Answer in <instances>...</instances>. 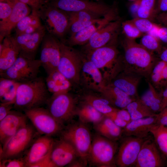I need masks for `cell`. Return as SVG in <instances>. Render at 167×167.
<instances>
[{"label":"cell","instance_id":"6da1fadb","mask_svg":"<svg viewBox=\"0 0 167 167\" xmlns=\"http://www.w3.org/2000/svg\"><path fill=\"white\" fill-rule=\"evenodd\" d=\"M122 44L124 50L123 70L134 72L148 80L157 62L153 53L135 40L126 38Z\"/></svg>","mask_w":167,"mask_h":167},{"label":"cell","instance_id":"7a4b0ae2","mask_svg":"<svg viewBox=\"0 0 167 167\" xmlns=\"http://www.w3.org/2000/svg\"><path fill=\"white\" fill-rule=\"evenodd\" d=\"M116 37L107 45L86 54L85 57L98 69L106 85L123 69V58L114 44Z\"/></svg>","mask_w":167,"mask_h":167},{"label":"cell","instance_id":"3957f363","mask_svg":"<svg viewBox=\"0 0 167 167\" xmlns=\"http://www.w3.org/2000/svg\"><path fill=\"white\" fill-rule=\"evenodd\" d=\"M45 79L37 77L32 80L20 83L17 90L13 108L20 111L41 107L50 97Z\"/></svg>","mask_w":167,"mask_h":167},{"label":"cell","instance_id":"277c9868","mask_svg":"<svg viewBox=\"0 0 167 167\" xmlns=\"http://www.w3.org/2000/svg\"><path fill=\"white\" fill-rule=\"evenodd\" d=\"M117 148L115 141L98 134L96 135L92 139L88 163L97 167L115 166L114 157Z\"/></svg>","mask_w":167,"mask_h":167},{"label":"cell","instance_id":"5b68a950","mask_svg":"<svg viewBox=\"0 0 167 167\" xmlns=\"http://www.w3.org/2000/svg\"><path fill=\"white\" fill-rule=\"evenodd\" d=\"M60 56L57 70L73 85L80 84L84 57L72 46L60 42Z\"/></svg>","mask_w":167,"mask_h":167},{"label":"cell","instance_id":"8992f818","mask_svg":"<svg viewBox=\"0 0 167 167\" xmlns=\"http://www.w3.org/2000/svg\"><path fill=\"white\" fill-rule=\"evenodd\" d=\"M38 133L28 123L19 129L0 148V160L19 157L28 149Z\"/></svg>","mask_w":167,"mask_h":167},{"label":"cell","instance_id":"52a82bcc","mask_svg":"<svg viewBox=\"0 0 167 167\" xmlns=\"http://www.w3.org/2000/svg\"><path fill=\"white\" fill-rule=\"evenodd\" d=\"M61 136L74 147L79 157L88 163L92 139L90 131L84 123L80 122L68 126L63 129Z\"/></svg>","mask_w":167,"mask_h":167},{"label":"cell","instance_id":"ba28073f","mask_svg":"<svg viewBox=\"0 0 167 167\" xmlns=\"http://www.w3.org/2000/svg\"><path fill=\"white\" fill-rule=\"evenodd\" d=\"M38 12L49 33L55 36L62 38L68 31L69 20L67 12L48 2L45 3Z\"/></svg>","mask_w":167,"mask_h":167},{"label":"cell","instance_id":"9c48e42d","mask_svg":"<svg viewBox=\"0 0 167 167\" xmlns=\"http://www.w3.org/2000/svg\"><path fill=\"white\" fill-rule=\"evenodd\" d=\"M41 66L40 59L28 58L19 54L14 63L0 75L20 83L26 82L38 77Z\"/></svg>","mask_w":167,"mask_h":167},{"label":"cell","instance_id":"30bf717a","mask_svg":"<svg viewBox=\"0 0 167 167\" xmlns=\"http://www.w3.org/2000/svg\"><path fill=\"white\" fill-rule=\"evenodd\" d=\"M77 100L69 92L52 95L46 105L53 116L63 125L76 115Z\"/></svg>","mask_w":167,"mask_h":167},{"label":"cell","instance_id":"8fae6325","mask_svg":"<svg viewBox=\"0 0 167 167\" xmlns=\"http://www.w3.org/2000/svg\"><path fill=\"white\" fill-rule=\"evenodd\" d=\"M38 134L51 137L61 133L63 125L58 122L47 109L35 108L24 112Z\"/></svg>","mask_w":167,"mask_h":167},{"label":"cell","instance_id":"7c38bea8","mask_svg":"<svg viewBox=\"0 0 167 167\" xmlns=\"http://www.w3.org/2000/svg\"><path fill=\"white\" fill-rule=\"evenodd\" d=\"M60 44L56 36L49 33H46L43 39L39 59L47 75L57 69L60 56Z\"/></svg>","mask_w":167,"mask_h":167},{"label":"cell","instance_id":"4fadbf2b","mask_svg":"<svg viewBox=\"0 0 167 167\" xmlns=\"http://www.w3.org/2000/svg\"><path fill=\"white\" fill-rule=\"evenodd\" d=\"M48 3L66 12L87 11L101 17L104 16L111 8L104 4L88 0H53Z\"/></svg>","mask_w":167,"mask_h":167},{"label":"cell","instance_id":"5bb4252c","mask_svg":"<svg viewBox=\"0 0 167 167\" xmlns=\"http://www.w3.org/2000/svg\"><path fill=\"white\" fill-rule=\"evenodd\" d=\"M132 136H127L121 144L115 161L119 167L135 165L142 146L145 139Z\"/></svg>","mask_w":167,"mask_h":167},{"label":"cell","instance_id":"9a60e30c","mask_svg":"<svg viewBox=\"0 0 167 167\" xmlns=\"http://www.w3.org/2000/svg\"><path fill=\"white\" fill-rule=\"evenodd\" d=\"M117 15V8L114 6L112 7L108 13L99 21L71 35L67 41L68 45L72 46L85 45L97 31L110 22L118 19Z\"/></svg>","mask_w":167,"mask_h":167},{"label":"cell","instance_id":"2e32d148","mask_svg":"<svg viewBox=\"0 0 167 167\" xmlns=\"http://www.w3.org/2000/svg\"><path fill=\"white\" fill-rule=\"evenodd\" d=\"M80 84L87 91L99 93L106 85L98 69L84 57L80 77Z\"/></svg>","mask_w":167,"mask_h":167},{"label":"cell","instance_id":"e0dca14e","mask_svg":"<svg viewBox=\"0 0 167 167\" xmlns=\"http://www.w3.org/2000/svg\"><path fill=\"white\" fill-rule=\"evenodd\" d=\"M28 118L21 111L11 110L0 121V141L2 147L19 129L27 124Z\"/></svg>","mask_w":167,"mask_h":167},{"label":"cell","instance_id":"ac0fdd59","mask_svg":"<svg viewBox=\"0 0 167 167\" xmlns=\"http://www.w3.org/2000/svg\"><path fill=\"white\" fill-rule=\"evenodd\" d=\"M121 24L118 19L112 21L96 32L83 47L85 54L103 46L116 37Z\"/></svg>","mask_w":167,"mask_h":167},{"label":"cell","instance_id":"d6986e66","mask_svg":"<svg viewBox=\"0 0 167 167\" xmlns=\"http://www.w3.org/2000/svg\"><path fill=\"white\" fill-rule=\"evenodd\" d=\"M54 142L51 137L42 135L36 137L24 157L26 167H31L48 155L51 152Z\"/></svg>","mask_w":167,"mask_h":167},{"label":"cell","instance_id":"ffe728a7","mask_svg":"<svg viewBox=\"0 0 167 167\" xmlns=\"http://www.w3.org/2000/svg\"><path fill=\"white\" fill-rule=\"evenodd\" d=\"M45 26L31 34L16 35L15 40L20 50V54L31 59H35L38 47L46 34Z\"/></svg>","mask_w":167,"mask_h":167},{"label":"cell","instance_id":"44dd1931","mask_svg":"<svg viewBox=\"0 0 167 167\" xmlns=\"http://www.w3.org/2000/svg\"><path fill=\"white\" fill-rule=\"evenodd\" d=\"M50 156L55 167L68 165L79 157L72 145L62 138L57 141H54Z\"/></svg>","mask_w":167,"mask_h":167},{"label":"cell","instance_id":"7402d4cb","mask_svg":"<svg viewBox=\"0 0 167 167\" xmlns=\"http://www.w3.org/2000/svg\"><path fill=\"white\" fill-rule=\"evenodd\" d=\"M136 167H160L163 163L155 143L151 139L145 140L135 165Z\"/></svg>","mask_w":167,"mask_h":167},{"label":"cell","instance_id":"603a6c76","mask_svg":"<svg viewBox=\"0 0 167 167\" xmlns=\"http://www.w3.org/2000/svg\"><path fill=\"white\" fill-rule=\"evenodd\" d=\"M30 7L18 1L13 6L12 11L6 20L0 21V40L2 42L4 38L10 35L12 30L15 28L18 23L32 12Z\"/></svg>","mask_w":167,"mask_h":167},{"label":"cell","instance_id":"cb8c5ba5","mask_svg":"<svg viewBox=\"0 0 167 167\" xmlns=\"http://www.w3.org/2000/svg\"><path fill=\"white\" fill-rule=\"evenodd\" d=\"M143 78L134 72L123 70L110 83L119 88L132 98L139 99L137 88Z\"/></svg>","mask_w":167,"mask_h":167},{"label":"cell","instance_id":"d4e9b609","mask_svg":"<svg viewBox=\"0 0 167 167\" xmlns=\"http://www.w3.org/2000/svg\"><path fill=\"white\" fill-rule=\"evenodd\" d=\"M20 49L14 37H5L0 44V73L4 72L15 61L20 54Z\"/></svg>","mask_w":167,"mask_h":167},{"label":"cell","instance_id":"484cf974","mask_svg":"<svg viewBox=\"0 0 167 167\" xmlns=\"http://www.w3.org/2000/svg\"><path fill=\"white\" fill-rule=\"evenodd\" d=\"M156 124V115L154 116L131 120L122 130L126 136L145 138L152 127Z\"/></svg>","mask_w":167,"mask_h":167},{"label":"cell","instance_id":"4316f807","mask_svg":"<svg viewBox=\"0 0 167 167\" xmlns=\"http://www.w3.org/2000/svg\"><path fill=\"white\" fill-rule=\"evenodd\" d=\"M100 93L113 106L124 109L132 101L136 100L111 83L106 85Z\"/></svg>","mask_w":167,"mask_h":167},{"label":"cell","instance_id":"83f0119b","mask_svg":"<svg viewBox=\"0 0 167 167\" xmlns=\"http://www.w3.org/2000/svg\"><path fill=\"white\" fill-rule=\"evenodd\" d=\"M45 81L48 90L52 95L68 92L73 86L57 69L48 75Z\"/></svg>","mask_w":167,"mask_h":167},{"label":"cell","instance_id":"f1b7e54d","mask_svg":"<svg viewBox=\"0 0 167 167\" xmlns=\"http://www.w3.org/2000/svg\"><path fill=\"white\" fill-rule=\"evenodd\" d=\"M94 128L98 134L115 141L120 138L122 133V128L105 116L100 121L94 124Z\"/></svg>","mask_w":167,"mask_h":167},{"label":"cell","instance_id":"f546056e","mask_svg":"<svg viewBox=\"0 0 167 167\" xmlns=\"http://www.w3.org/2000/svg\"><path fill=\"white\" fill-rule=\"evenodd\" d=\"M87 91L82 96L83 102L90 105L104 115L117 109L112 106L100 94L99 95L96 93V92Z\"/></svg>","mask_w":167,"mask_h":167},{"label":"cell","instance_id":"4dcf8cb0","mask_svg":"<svg viewBox=\"0 0 167 167\" xmlns=\"http://www.w3.org/2000/svg\"><path fill=\"white\" fill-rule=\"evenodd\" d=\"M20 84L12 79L1 77L0 100L1 103L14 105L18 87Z\"/></svg>","mask_w":167,"mask_h":167},{"label":"cell","instance_id":"1f68e13d","mask_svg":"<svg viewBox=\"0 0 167 167\" xmlns=\"http://www.w3.org/2000/svg\"><path fill=\"white\" fill-rule=\"evenodd\" d=\"M76 115L78 116L80 122L84 124H96L105 116L92 106L83 102L79 107H77Z\"/></svg>","mask_w":167,"mask_h":167},{"label":"cell","instance_id":"d6a6232c","mask_svg":"<svg viewBox=\"0 0 167 167\" xmlns=\"http://www.w3.org/2000/svg\"><path fill=\"white\" fill-rule=\"evenodd\" d=\"M148 89L139 98L141 101L152 112L156 113L161 110L162 99L160 93L148 81Z\"/></svg>","mask_w":167,"mask_h":167},{"label":"cell","instance_id":"836d02e7","mask_svg":"<svg viewBox=\"0 0 167 167\" xmlns=\"http://www.w3.org/2000/svg\"><path fill=\"white\" fill-rule=\"evenodd\" d=\"M129 113L132 120L154 116L156 115L152 112L140 99L135 100L124 109Z\"/></svg>","mask_w":167,"mask_h":167},{"label":"cell","instance_id":"e575fe53","mask_svg":"<svg viewBox=\"0 0 167 167\" xmlns=\"http://www.w3.org/2000/svg\"><path fill=\"white\" fill-rule=\"evenodd\" d=\"M150 133L160 149L167 154V126L156 124L151 128Z\"/></svg>","mask_w":167,"mask_h":167},{"label":"cell","instance_id":"d590c367","mask_svg":"<svg viewBox=\"0 0 167 167\" xmlns=\"http://www.w3.org/2000/svg\"><path fill=\"white\" fill-rule=\"evenodd\" d=\"M156 0H141L137 17L151 20L155 17Z\"/></svg>","mask_w":167,"mask_h":167},{"label":"cell","instance_id":"8d00e7d4","mask_svg":"<svg viewBox=\"0 0 167 167\" xmlns=\"http://www.w3.org/2000/svg\"><path fill=\"white\" fill-rule=\"evenodd\" d=\"M160 41L157 38L146 33L142 36L140 44L151 52L159 54L162 50Z\"/></svg>","mask_w":167,"mask_h":167},{"label":"cell","instance_id":"74e56055","mask_svg":"<svg viewBox=\"0 0 167 167\" xmlns=\"http://www.w3.org/2000/svg\"><path fill=\"white\" fill-rule=\"evenodd\" d=\"M69 16V24L76 21H84L92 20L101 17L92 12L85 11L67 12Z\"/></svg>","mask_w":167,"mask_h":167},{"label":"cell","instance_id":"f35d334b","mask_svg":"<svg viewBox=\"0 0 167 167\" xmlns=\"http://www.w3.org/2000/svg\"><path fill=\"white\" fill-rule=\"evenodd\" d=\"M122 27L126 38L133 40L139 38L143 35L131 20L125 21L122 23Z\"/></svg>","mask_w":167,"mask_h":167},{"label":"cell","instance_id":"ab89813d","mask_svg":"<svg viewBox=\"0 0 167 167\" xmlns=\"http://www.w3.org/2000/svg\"><path fill=\"white\" fill-rule=\"evenodd\" d=\"M39 15L38 11L32 10L31 13L22 19L16 26V35L22 34L33 20Z\"/></svg>","mask_w":167,"mask_h":167},{"label":"cell","instance_id":"60d3db41","mask_svg":"<svg viewBox=\"0 0 167 167\" xmlns=\"http://www.w3.org/2000/svg\"><path fill=\"white\" fill-rule=\"evenodd\" d=\"M131 21L143 33H147L155 24L149 19L139 17L134 18Z\"/></svg>","mask_w":167,"mask_h":167},{"label":"cell","instance_id":"b9f144b4","mask_svg":"<svg viewBox=\"0 0 167 167\" xmlns=\"http://www.w3.org/2000/svg\"><path fill=\"white\" fill-rule=\"evenodd\" d=\"M102 18L90 21L74 22L70 24L68 30L70 32L71 35H72L98 21Z\"/></svg>","mask_w":167,"mask_h":167},{"label":"cell","instance_id":"7bdbcfd3","mask_svg":"<svg viewBox=\"0 0 167 167\" xmlns=\"http://www.w3.org/2000/svg\"><path fill=\"white\" fill-rule=\"evenodd\" d=\"M0 166L2 167H26L24 157H18L0 160Z\"/></svg>","mask_w":167,"mask_h":167},{"label":"cell","instance_id":"ee69618b","mask_svg":"<svg viewBox=\"0 0 167 167\" xmlns=\"http://www.w3.org/2000/svg\"><path fill=\"white\" fill-rule=\"evenodd\" d=\"M13 6L8 3L0 2V21H4L9 17L12 11Z\"/></svg>","mask_w":167,"mask_h":167},{"label":"cell","instance_id":"f6af8a7d","mask_svg":"<svg viewBox=\"0 0 167 167\" xmlns=\"http://www.w3.org/2000/svg\"><path fill=\"white\" fill-rule=\"evenodd\" d=\"M31 7L32 10L38 11L45 3L44 0H19Z\"/></svg>","mask_w":167,"mask_h":167},{"label":"cell","instance_id":"bcb514c9","mask_svg":"<svg viewBox=\"0 0 167 167\" xmlns=\"http://www.w3.org/2000/svg\"><path fill=\"white\" fill-rule=\"evenodd\" d=\"M104 115L110 118L117 125L121 128H124L129 123L117 117L113 111Z\"/></svg>","mask_w":167,"mask_h":167},{"label":"cell","instance_id":"7dc6e473","mask_svg":"<svg viewBox=\"0 0 167 167\" xmlns=\"http://www.w3.org/2000/svg\"><path fill=\"white\" fill-rule=\"evenodd\" d=\"M14 105L1 103L0 104V121L5 118L12 110Z\"/></svg>","mask_w":167,"mask_h":167},{"label":"cell","instance_id":"c3c4849f","mask_svg":"<svg viewBox=\"0 0 167 167\" xmlns=\"http://www.w3.org/2000/svg\"><path fill=\"white\" fill-rule=\"evenodd\" d=\"M113 112L117 117L127 122H130L132 120L129 113L125 109L117 108Z\"/></svg>","mask_w":167,"mask_h":167},{"label":"cell","instance_id":"681fc988","mask_svg":"<svg viewBox=\"0 0 167 167\" xmlns=\"http://www.w3.org/2000/svg\"><path fill=\"white\" fill-rule=\"evenodd\" d=\"M50 155V153L46 157L32 165L31 167H55L51 160Z\"/></svg>","mask_w":167,"mask_h":167},{"label":"cell","instance_id":"f907efd6","mask_svg":"<svg viewBox=\"0 0 167 167\" xmlns=\"http://www.w3.org/2000/svg\"><path fill=\"white\" fill-rule=\"evenodd\" d=\"M157 35L160 41L167 44V27L160 26Z\"/></svg>","mask_w":167,"mask_h":167},{"label":"cell","instance_id":"816d5d0a","mask_svg":"<svg viewBox=\"0 0 167 167\" xmlns=\"http://www.w3.org/2000/svg\"><path fill=\"white\" fill-rule=\"evenodd\" d=\"M167 11V0H158L156 9V14L158 12L162 13Z\"/></svg>","mask_w":167,"mask_h":167},{"label":"cell","instance_id":"f5cc1de1","mask_svg":"<svg viewBox=\"0 0 167 167\" xmlns=\"http://www.w3.org/2000/svg\"><path fill=\"white\" fill-rule=\"evenodd\" d=\"M141 0L133 1L130 7V11L134 18L137 17V13L140 4Z\"/></svg>","mask_w":167,"mask_h":167},{"label":"cell","instance_id":"db71d44e","mask_svg":"<svg viewBox=\"0 0 167 167\" xmlns=\"http://www.w3.org/2000/svg\"><path fill=\"white\" fill-rule=\"evenodd\" d=\"M87 164V163L79 158L78 160L75 159L68 165L69 167H84L86 166Z\"/></svg>","mask_w":167,"mask_h":167},{"label":"cell","instance_id":"11a10c76","mask_svg":"<svg viewBox=\"0 0 167 167\" xmlns=\"http://www.w3.org/2000/svg\"><path fill=\"white\" fill-rule=\"evenodd\" d=\"M160 94L162 99L161 110H162L167 107V87Z\"/></svg>","mask_w":167,"mask_h":167},{"label":"cell","instance_id":"9f6ffc18","mask_svg":"<svg viewBox=\"0 0 167 167\" xmlns=\"http://www.w3.org/2000/svg\"><path fill=\"white\" fill-rule=\"evenodd\" d=\"M156 18L159 22L167 25V11L160 13L156 16Z\"/></svg>","mask_w":167,"mask_h":167},{"label":"cell","instance_id":"6f0895ef","mask_svg":"<svg viewBox=\"0 0 167 167\" xmlns=\"http://www.w3.org/2000/svg\"><path fill=\"white\" fill-rule=\"evenodd\" d=\"M160 25L155 23L152 28L147 33L152 36L158 39V32Z\"/></svg>","mask_w":167,"mask_h":167},{"label":"cell","instance_id":"680465c9","mask_svg":"<svg viewBox=\"0 0 167 167\" xmlns=\"http://www.w3.org/2000/svg\"><path fill=\"white\" fill-rule=\"evenodd\" d=\"M159 55L161 60L167 63V48L162 50Z\"/></svg>","mask_w":167,"mask_h":167},{"label":"cell","instance_id":"91938a15","mask_svg":"<svg viewBox=\"0 0 167 167\" xmlns=\"http://www.w3.org/2000/svg\"><path fill=\"white\" fill-rule=\"evenodd\" d=\"M19 0H0V2H4L8 3L11 5H14L15 3Z\"/></svg>","mask_w":167,"mask_h":167},{"label":"cell","instance_id":"94428289","mask_svg":"<svg viewBox=\"0 0 167 167\" xmlns=\"http://www.w3.org/2000/svg\"><path fill=\"white\" fill-rule=\"evenodd\" d=\"M45 3L49 2L53 0H44Z\"/></svg>","mask_w":167,"mask_h":167},{"label":"cell","instance_id":"6125c7cd","mask_svg":"<svg viewBox=\"0 0 167 167\" xmlns=\"http://www.w3.org/2000/svg\"><path fill=\"white\" fill-rule=\"evenodd\" d=\"M94 0V1H96L97 2V1H98L99 0Z\"/></svg>","mask_w":167,"mask_h":167},{"label":"cell","instance_id":"be15d7a7","mask_svg":"<svg viewBox=\"0 0 167 167\" xmlns=\"http://www.w3.org/2000/svg\"><path fill=\"white\" fill-rule=\"evenodd\" d=\"M129 0L131 1H135V0Z\"/></svg>","mask_w":167,"mask_h":167}]
</instances>
